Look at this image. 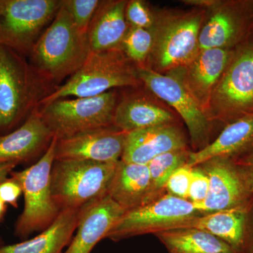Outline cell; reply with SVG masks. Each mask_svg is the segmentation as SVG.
I'll use <instances>...</instances> for the list:
<instances>
[{
  "label": "cell",
  "instance_id": "obj_25",
  "mask_svg": "<svg viewBox=\"0 0 253 253\" xmlns=\"http://www.w3.org/2000/svg\"><path fill=\"white\" fill-rule=\"evenodd\" d=\"M156 236L169 253H238L217 236L196 227L179 228Z\"/></svg>",
  "mask_w": 253,
  "mask_h": 253
},
{
  "label": "cell",
  "instance_id": "obj_10",
  "mask_svg": "<svg viewBox=\"0 0 253 253\" xmlns=\"http://www.w3.org/2000/svg\"><path fill=\"white\" fill-rule=\"evenodd\" d=\"M136 72L141 83L182 118L189 130L192 151L197 152L207 147L211 143L212 123L181 82L148 66H136Z\"/></svg>",
  "mask_w": 253,
  "mask_h": 253
},
{
  "label": "cell",
  "instance_id": "obj_6",
  "mask_svg": "<svg viewBox=\"0 0 253 253\" xmlns=\"http://www.w3.org/2000/svg\"><path fill=\"white\" fill-rule=\"evenodd\" d=\"M56 143L57 139L54 136L38 162L23 170L10 173L9 175L21 184L24 197L23 212L15 224V235L21 239L45 230L61 212L55 204L51 189Z\"/></svg>",
  "mask_w": 253,
  "mask_h": 253
},
{
  "label": "cell",
  "instance_id": "obj_29",
  "mask_svg": "<svg viewBox=\"0 0 253 253\" xmlns=\"http://www.w3.org/2000/svg\"><path fill=\"white\" fill-rule=\"evenodd\" d=\"M126 16L129 27L153 29L156 24V20L151 10L141 0L127 1Z\"/></svg>",
  "mask_w": 253,
  "mask_h": 253
},
{
  "label": "cell",
  "instance_id": "obj_36",
  "mask_svg": "<svg viewBox=\"0 0 253 253\" xmlns=\"http://www.w3.org/2000/svg\"><path fill=\"white\" fill-rule=\"evenodd\" d=\"M4 246V245H3L2 240H1V238H0V247H1V246Z\"/></svg>",
  "mask_w": 253,
  "mask_h": 253
},
{
  "label": "cell",
  "instance_id": "obj_15",
  "mask_svg": "<svg viewBox=\"0 0 253 253\" xmlns=\"http://www.w3.org/2000/svg\"><path fill=\"white\" fill-rule=\"evenodd\" d=\"M126 136V133L112 126L57 139L55 160L117 163L122 158Z\"/></svg>",
  "mask_w": 253,
  "mask_h": 253
},
{
  "label": "cell",
  "instance_id": "obj_11",
  "mask_svg": "<svg viewBox=\"0 0 253 253\" xmlns=\"http://www.w3.org/2000/svg\"><path fill=\"white\" fill-rule=\"evenodd\" d=\"M201 14L179 15L155 24L150 55L154 71H169L187 64L197 56L202 25Z\"/></svg>",
  "mask_w": 253,
  "mask_h": 253
},
{
  "label": "cell",
  "instance_id": "obj_28",
  "mask_svg": "<svg viewBox=\"0 0 253 253\" xmlns=\"http://www.w3.org/2000/svg\"><path fill=\"white\" fill-rule=\"evenodd\" d=\"M99 0H63L62 4L73 20L76 27L87 35L88 28L99 7Z\"/></svg>",
  "mask_w": 253,
  "mask_h": 253
},
{
  "label": "cell",
  "instance_id": "obj_4",
  "mask_svg": "<svg viewBox=\"0 0 253 253\" xmlns=\"http://www.w3.org/2000/svg\"><path fill=\"white\" fill-rule=\"evenodd\" d=\"M117 163L85 160H55L51 172V189L61 211L81 209L108 195Z\"/></svg>",
  "mask_w": 253,
  "mask_h": 253
},
{
  "label": "cell",
  "instance_id": "obj_22",
  "mask_svg": "<svg viewBox=\"0 0 253 253\" xmlns=\"http://www.w3.org/2000/svg\"><path fill=\"white\" fill-rule=\"evenodd\" d=\"M175 123L170 111L141 94H126L118 101L113 126L125 133Z\"/></svg>",
  "mask_w": 253,
  "mask_h": 253
},
{
  "label": "cell",
  "instance_id": "obj_3",
  "mask_svg": "<svg viewBox=\"0 0 253 253\" xmlns=\"http://www.w3.org/2000/svg\"><path fill=\"white\" fill-rule=\"evenodd\" d=\"M131 62L121 49L90 52L77 72L42 100L40 107L70 96L92 97L113 88L136 87L141 83L138 78L136 66Z\"/></svg>",
  "mask_w": 253,
  "mask_h": 253
},
{
  "label": "cell",
  "instance_id": "obj_26",
  "mask_svg": "<svg viewBox=\"0 0 253 253\" xmlns=\"http://www.w3.org/2000/svg\"><path fill=\"white\" fill-rule=\"evenodd\" d=\"M190 152L188 149L170 151L154 158L147 165L149 186L142 205L152 202L167 194L166 185L169 176L176 169L187 164Z\"/></svg>",
  "mask_w": 253,
  "mask_h": 253
},
{
  "label": "cell",
  "instance_id": "obj_17",
  "mask_svg": "<svg viewBox=\"0 0 253 253\" xmlns=\"http://www.w3.org/2000/svg\"><path fill=\"white\" fill-rule=\"evenodd\" d=\"M125 212L109 195L86 205L80 211L76 236L63 253H90Z\"/></svg>",
  "mask_w": 253,
  "mask_h": 253
},
{
  "label": "cell",
  "instance_id": "obj_14",
  "mask_svg": "<svg viewBox=\"0 0 253 253\" xmlns=\"http://www.w3.org/2000/svg\"><path fill=\"white\" fill-rule=\"evenodd\" d=\"M234 50H200L192 61L168 74L181 82L207 115L213 91L230 62Z\"/></svg>",
  "mask_w": 253,
  "mask_h": 253
},
{
  "label": "cell",
  "instance_id": "obj_33",
  "mask_svg": "<svg viewBox=\"0 0 253 253\" xmlns=\"http://www.w3.org/2000/svg\"><path fill=\"white\" fill-rule=\"evenodd\" d=\"M232 161L239 169L248 190L253 194V152Z\"/></svg>",
  "mask_w": 253,
  "mask_h": 253
},
{
  "label": "cell",
  "instance_id": "obj_23",
  "mask_svg": "<svg viewBox=\"0 0 253 253\" xmlns=\"http://www.w3.org/2000/svg\"><path fill=\"white\" fill-rule=\"evenodd\" d=\"M81 209L63 210L54 222L33 239L0 247V253H63L77 228Z\"/></svg>",
  "mask_w": 253,
  "mask_h": 253
},
{
  "label": "cell",
  "instance_id": "obj_24",
  "mask_svg": "<svg viewBox=\"0 0 253 253\" xmlns=\"http://www.w3.org/2000/svg\"><path fill=\"white\" fill-rule=\"evenodd\" d=\"M149 181L147 165L126 163L121 160L108 195L126 212L142 205Z\"/></svg>",
  "mask_w": 253,
  "mask_h": 253
},
{
  "label": "cell",
  "instance_id": "obj_13",
  "mask_svg": "<svg viewBox=\"0 0 253 253\" xmlns=\"http://www.w3.org/2000/svg\"><path fill=\"white\" fill-rule=\"evenodd\" d=\"M201 27L199 49H234L253 31V1L221 3Z\"/></svg>",
  "mask_w": 253,
  "mask_h": 253
},
{
  "label": "cell",
  "instance_id": "obj_7",
  "mask_svg": "<svg viewBox=\"0 0 253 253\" xmlns=\"http://www.w3.org/2000/svg\"><path fill=\"white\" fill-rule=\"evenodd\" d=\"M118 101L116 91L92 97L57 99L39 107L43 121L57 139L113 126Z\"/></svg>",
  "mask_w": 253,
  "mask_h": 253
},
{
  "label": "cell",
  "instance_id": "obj_1",
  "mask_svg": "<svg viewBox=\"0 0 253 253\" xmlns=\"http://www.w3.org/2000/svg\"><path fill=\"white\" fill-rule=\"evenodd\" d=\"M87 35L80 31L61 5L51 24L32 49L31 65L49 84L72 76L90 54Z\"/></svg>",
  "mask_w": 253,
  "mask_h": 253
},
{
  "label": "cell",
  "instance_id": "obj_35",
  "mask_svg": "<svg viewBox=\"0 0 253 253\" xmlns=\"http://www.w3.org/2000/svg\"><path fill=\"white\" fill-rule=\"evenodd\" d=\"M6 211H7V205L5 204L3 201L0 200V224L4 219Z\"/></svg>",
  "mask_w": 253,
  "mask_h": 253
},
{
  "label": "cell",
  "instance_id": "obj_8",
  "mask_svg": "<svg viewBox=\"0 0 253 253\" xmlns=\"http://www.w3.org/2000/svg\"><path fill=\"white\" fill-rule=\"evenodd\" d=\"M194 204L169 194L149 204L126 211L121 216L106 239L113 241L179 228L189 227L194 219L202 216Z\"/></svg>",
  "mask_w": 253,
  "mask_h": 253
},
{
  "label": "cell",
  "instance_id": "obj_31",
  "mask_svg": "<svg viewBox=\"0 0 253 253\" xmlns=\"http://www.w3.org/2000/svg\"><path fill=\"white\" fill-rule=\"evenodd\" d=\"M209 179L200 166L191 168V180L189 191V201L193 204L204 202L208 196Z\"/></svg>",
  "mask_w": 253,
  "mask_h": 253
},
{
  "label": "cell",
  "instance_id": "obj_9",
  "mask_svg": "<svg viewBox=\"0 0 253 253\" xmlns=\"http://www.w3.org/2000/svg\"><path fill=\"white\" fill-rule=\"evenodd\" d=\"M61 5L58 0H0V46L31 54Z\"/></svg>",
  "mask_w": 253,
  "mask_h": 253
},
{
  "label": "cell",
  "instance_id": "obj_34",
  "mask_svg": "<svg viewBox=\"0 0 253 253\" xmlns=\"http://www.w3.org/2000/svg\"><path fill=\"white\" fill-rule=\"evenodd\" d=\"M16 163H4L0 164V182L9 176L10 173L16 168Z\"/></svg>",
  "mask_w": 253,
  "mask_h": 253
},
{
  "label": "cell",
  "instance_id": "obj_16",
  "mask_svg": "<svg viewBox=\"0 0 253 253\" xmlns=\"http://www.w3.org/2000/svg\"><path fill=\"white\" fill-rule=\"evenodd\" d=\"M185 134L176 123L126 133L121 161L148 165L161 155L187 149Z\"/></svg>",
  "mask_w": 253,
  "mask_h": 253
},
{
  "label": "cell",
  "instance_id": "obj_32",
  "mask_svg": "<svg viewBox=\"0 0 253 253\" xmlns=\"http://www.w3.org/2000/svg\"><path fill=\"white\" fill-rule=\"evenodd\" d=\"M22 194L21 184L12 176L0 182V200L5 204L18 208V199Z\"/></svg>",
  "mask_w": 253,
  "mask_h": 253
},
{
  "label": "cell",
  "instance_id": "obj_5",
  "mask_svg": "<svg viewBox=\"0 0 253 253\" xmlns=\"http://www.w3.org/2000/svg\"><path fill=\"white\" fill-rule=\"evenodd\" d=\"M253 113V31L234 48L232 57L213 91L207 116L226 126Z\"/></svg>",
  "mask_w": 253,
  "mask_h": 253
},
{
  "label": "cell",
  "instance_id": "obj_18",
  "mask_svg": "<svg viewBox=\"0 0 253 253\" xmlns=\"http://www.w3.org/2000/svg\"><path fill=\"white\" fill-rule=\"evenodd\" d=\"M189 227L211 233L238 253H253V205L203 214Z\"/></svg>",
  "mask_w": 253,
  "mask_h": 253
},
{
  "label": "cell",
  "instance_id": "obj_21",
  "mask_svg": "<svg viewBox=\"0 0 253 253\" xmlns=\"http://www.w3.org/2000/svg\"><path fill=\"white\" fill-rule=\"evenodd\" d=\"M127 1H101L87 31L91 52L121 49L129 26L126 21Z\"/></svg>",
  "mask_w": 253,
  "mask_h": 253
},
{
  "label": "cell",
  "instance_id": "obj_20",
  "mask_svg": "<svg viewBox=\"0 0 253 253\" xmlns=\"http://www.w3.org/2000/svg\"><path fill=\"white\" fill-rule=\"evenodd\" d=\"M253 152V113H251L224 126L207 147L197 152L191 151L186 166L193 168L214 157L236 160Z\"/></svg>",
  "mask_w": 253,
  "mask_h": 253
},
{
  "label": "cell",
  "instance_id": "obj_19",
  "mask_svg": "<svg viewBox=\"0 0 253 253\" xmlns=\"http://www.w3.org/2000/svg\"><path fill=\"white\" fill-rule=\"evenodd\" d=\"M54 137L36 108L19 127L0 135V164L30 161L46 151Z\"/></svg>",
  "mask_w": 253,
  "mask_h": 253
},
{
  "label": "cell",
  "instance_id": "obj_30",
  "mask_svg": "<svg viewBox=\"0 0 253 253\" xmlns=\"http://www.w3.org/2000/svg\"><path fill=\"white\" fill-rule=\"evenodd\" d=\"M191 180V168L186 166L179 168L169 176L166 193L179 199L188 200Z\"/></svg>",
  "mask_w": 253,
  "mask_h": 253
},
{
  "label": "cell",
  "instance_id": "obj_27",
  "mask_svg": "<svg viewBox=\"0 0 253 253\" xmlns=\"http://www.w3.org/2000/svg\"><path fill=\"white\" fill-rule=\"evenodd\" d=\"M154 43L153 29L129 27L121 44V50L131 62L142 66L149 59Z\"/></svg>",
  "mask_w": 253,
  "mask_h": 253
},
{
  "label": "cell",
  "instance_id": "obj_12",
  "mask_svg": "<svg viewBox=\"0 0 253 253\" xmlns=\"http://www.w3.org/2000/svg\"><path fill=\"white\" fill-rule=\"evenodd\" d=\"M199 166L209 179L206 199L201 204L194 205L200 212L206 214L253 206V194L248 190L232 160L214 157Z\"/></svg>",
  "mask_w": 253,
  "mask_h": 253
},
{
  "label": "cell",
  "instance_id": "obj_2",
  "mask_svg": "<svg viewBox=\"0 0 253 253\" xmlns=\"http://www.w3.org/2000/svg\"><path fill=\"white\" fill-rule=\"evenodd\" d=\"M23 55L0 46V131L26 120L53 91Z\"/></svg>",
  "mask_w": 253,
  "mask_h": 253
}]
</instances>
